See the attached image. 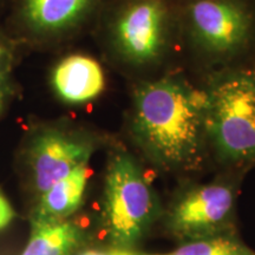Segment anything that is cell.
Wrapping results in <instances>:
<instances>
[{
    "label": "cell",
    "instance_id": "cell-2",
    "mask_svg": "<svg viewBox=\"0 0 255 255\" xmlns=\"http://www.w3.org/2000/svg\"><path fill=\"white\" fill-rule=\"evenodd\" d=\"M207 94L206 133L226 163L255 164V68L222 76Z\"/></svg>",
    "mask_w": 255,
    "mask_h": 255
},
{
    "label": "cell",
    "instance_id": "cell-13",
    "mask_svg": "<svg viewBox=\"0 0 255 255\" xmlns=\"http://www.w3.org/2000/svg\"><path fill=\"white\" fill-rule=\"evenodd\" d=\"M164 254V253H163ZM159 253H145L135 248H123L111 246L107 248H94V250H81L75 255H163Z\"/></svg>",
    "mask_w": 255,
    "mask_h": 255
},
{
    "label": "cell",
    "instance_id": "cell-3",
    "mask_svg": "<svg viewBox=\"0 0 255 255\" xmlns=\"http://www.w3.org/2000/svg\"><path fill=\"white\" fill-rule=\"evenodd\" d=\"M158 199L130 154L115 152L105 175L102 222L111 246L135 248L157 219Z\"/></svg>",
    "mask_w": 255,
    "mask_h": 255
},
{
    "label": "cell",
    "instance_id": "cell-8",
    "mask_svg": "<svg viewBox=\"0 0 255 255\" xmlns=\"http://www.w3.org/2000/svg\"><path fill=\"white\" fill-rule=\"evenodd\" d=\"M51 83L63 102L83 104L97 98L105 88V75L97 60L85 55L63 58L53 69Z\"/></svg>",
    "mask_w": 255,
    "mask_h": 255
},
{
    "label": "cell",
    "instance_id": "cell-12",
    "mask_svg": "<svg viewBox=\"0 0 255 255\" xmlns=\"http://www.w3.org/2000/svg\"><path fill=\"white\" fill-rule=\"evenodd\" d=\"M163 255H255L234 233H226L201 240L183 242L176 250Z\"/></svg>",
    "mask_w": 255,
    "mask_h": 255
},
{
    "label": "cell",
    "instance_id": "cell-16",
    "mask_svg": "<svg viewBox=\"0 0 255 255\" xmlns=\"http://www.w3.org/2000/svg\"><path fill=\"white\" fill-rule=\"evenodd\" d=\"M9 96V85L6 79L0 81V114L4 110L6 103H7V98Z\"/></svg>",
    "mask_w": 255,
    "mask_h": 255
},
{
    "label": "cell",
    "instance_id": "cell-11",
    "mask_svg": "<svg viewBox=\"0 0 255 255\" xmlns=\"http://www.w3.org/2000/svg\"><path fill=\"white\" fill-rule=\"evenodd\" d=\"M84 242V231L72 220H31L30 239L20 255H75Z\"/></svg>",
    "mask_w": 255,
    "mask_h": 255
},
{
    "label": "cell",
    "instance_id": "cell-10",
    "mask_svg": "<svg viewBox=\"0 0 255 255\" xmlns=\"http://www.w3.org/2000/svg\"><path fill=\"white\" fill-rule=\"evenodd\" d=\"M89 176V164H83L53 183L39 195L31 220L59 221L69 219L83 203Z\"/></svg>",
    "mask_w": 255,
    "mask_h": 255
},
{
    "label": "cell",
    "instance_id": "cell-4",
    "mask_svg": "<svg viewBox=\"0 0 255 255\" xmlns=\"http://www.w3.org/2000/svg\"><path fill=\"white\" fill-rule=\"evenodd\" d=\"M235 201L237 184L232 181L191 186L171 203L168 229L182 244L234 233Z\"/></svg>",
    "mask_w": 255,
    "mask_h": 255
},
{
    "label": "cell",
    "instance_id": "cell-5",
    "mask_svg": "<svg viewBox=\"0 0 255 255\" xmlns=\"http://www.w3.org/2000/svg\"><path fill=\"white\" fill-rule=\"evenodd\" d=\"M190 20L201 44L213 52L235 55L255 40V13L241 0H197Z\"/></svg>",
    "mask_w": 255,
    "mask_h": 255
},
{
    "label": "cell",
    "instance_id": "cell-9",
    "mask_svg": "<svg viewBox=\"0 0 255 255\" xmlns=\"http://www.w3.org/2000/svg\"><path fill=\"white\" fill-rule=\"evenodd\" d=\"M94 0H23L27 26L39 34H58L87 17Z\"/></svg>",
    "mask_w": 255,
    "mask_h": 255
},
{
    "label": "cell",
    "instance_id": "cell-14",
    "mask_svg": "<svg viewBox=\"0 0 255 255\" xmlns=\"http://www.w3.org/2000/svg\"><path fill=\"white\" fill-rule=\"evenodd\" d=\"M14 210L9 205L7 199L0 193V231L7 227V226L13 221Z\"/></svg>",
    "mask_w": 255,
    "mask_h": 255
},
{
    "label": "cell",
    "instance_id": "cell-1",
    "mask_svg": "<svg viewBox=\"0 0 255 255\" xmlns=\"http://www.w3.org/2000/svg\"><path fill=\"white\" fill-rule=\"evenodd\" d=\"M207 94L181 82L161 79L136 92L132 135L145 155L165 170L194 167L206 133Z\"/></svg>",
    "mask_w": 255,
    "mask_h": 255
},
{
    "label": "cell",
    "instance_id": "cell-7",
    "mask_svg": "<svg viewBox=\"0 0 255 255\" xmlns=\"http://www.w3.org/2000/svg\"><path fill=\"white\" fill-rule=\"evenodd\" d=\"M167 11L161 0H135L121 12L115 27L120 52L132 63L154 60L164 46Z\"/></svg>",
    "mask_w": 255,
    "mask_h": 255
},
{
    "label": "cell",
    "instance_id": "cell-6",
    "mask_svg": "<svg viewBox=\"0 0 255 255\" xmlns=\"http://www.w3.org/2000/svg\"><path fill=\"white\" fill-rule=\"evenodd\" d=\"M95 143L83 133L59 127H47L32 136L27 161L38 195L76 168L89 164Z\"/></svg>",
    "mask_w": 255,
    "mask_h": 255
},
{
    "label": "cell",
    "instance_id": "cell-15",
    "mask_svg": "<svg viewBox=\"0 0 255 255\" xmlns=\"http://www.w3.org/2000/svg\"><path fill=\"white\" fill-rule=\"evenodd\" d=\"M9 63H11V51L7 44L0 39V81L6 79Z\"/></svg>",
    "mask_w": 255,
    "mask_h": 255
}]
</instances>
